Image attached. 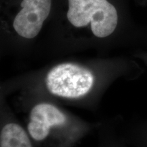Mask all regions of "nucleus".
<instances>
[{"label": "nucleus", "instance_id": "nucleus-1", "mask_svg": "<svg viewBox=\"0 0 147 147\" xmlns=\"http://www.w3.org/2000/svg\"><path fill=\"white\" fill-rule=\"evenodd\" d=\"M67 17L76 27L91 23V31L97 38H106L115 30L118 14L107 0H68Z\"/></svg>", "mask_w": 147, "mask_h": 147}, {"label": "nucleus", "instance_id": "nucleus-2", "mask_svg": "<svg viewBox=\"0 0 147 147\" xmlns=\"http://www.w3.org/2000/svg\"><path fill=\"white\" fill-rule=\"evenodd\" d=\"M95 83L91 71L81 65L63 63L53 67L46 77L51 93L63 98H78L89 93Z\"/></svg>", "mask_w": 147, "mask_h": 147}, {"label": "nucleus", "instance_id": "nucleus-3", "mask_svg": "<svg viewBox=\"0 0 147 147\" xmlns=\"http://www.w3.org/2000/svg\"><path fill=\"white\" fill-rule=\"evenodd\" d=\"M16 16L13 27L20 36L32 39L38 36L49 15L51 0H23Z\"/></svg>", "mask_w": 147, "mask_h": 147}, {"label": "nucleus", "instance_id": "nucleus-4", "mask_svg": "<svg viewBox=\"0 0 147 147\" xmlns=\"http://www.w3.org/2000/svg\"><path fill=\"white\" fill-rule=\"evenodd\" d=\"M67 121V117L59 108L49 103H40L31 110L27 131L36 141L45 140L51 129L63 125Z\"/></svg>", "mask_w": 147, "mask_h": 147}, {"label": "nucleus", "instance_id": "nucleus-5", "mask_svg": "<svg viewBox=\"0 0 147 147\" xmlns=\"http://www.w3.org/2000/svg\"><path fill=\"white\" fill-rule=\"evenodd\" d=\"M0 147H32V145L23 127L16 123H9L1 130Z\"/></svg>", "mask_w": 147, "mask_h": 147}]
</instances>
